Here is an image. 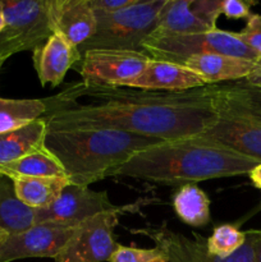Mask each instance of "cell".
<instances>
[{"label": "cell", "mask_w": 261, "mask_h": 262, "mask_svg": "<svg viewBox=\"0 0 261 262\" xmlns=\"http://www.w3.org/2000/svg\"><path fill=\"white\" fill-rule=\"evenodd\" d=\"M0 174L8 178L15 177H61L67 178L60 161L44 146L13 163L0 166Z\"/></svg>", "instance_id": "cell-21"}, {"label": "cell", "mask_w": 261, "mask_h": 262, "mask_svg": "<svg viewBox=\"0 0 261 262\" xmlns=\"http://www.w3.org/2000/svg\"><path fill=\"white\" fill-rule=\"evenodd\" d=\"M255 2H245V0H225L222 2V14L232 19H248L252 14L251 8L255 5Z\"/></svg>", "instance_id": "cell-27"}, {"label": "cell", "mask_w": 261, "mask_h": 262, "mask_svg": "<svg viewBox=\"0 0 261 262\" xmlns=\"http://www.w3.org/2000/svg\"><path fill=\"white\" fill-rule=\"evenodd\" d=\"M151 239L168 262H255L252 241L246 232V243L240 251L227 258L216 257L207 251L206 239L201 235L193 234L189 238L182 233L173 232L165 225L159 228H142L133 230Z\"/></svg>", "instance_id": "cell-10"}, {"label": "cell", "mask_w": 261, "mask_h": 262, "mask_svg": "<svg viewBox=\"0 0 261 262\" xmlns=\"http://www.w3.org/2000/svg\"><path fill=\"white\" fill-rule=\"evenodd\" d=\"M223 84L153 91L74 82L44 99L49 132L113 129L161 141L199 136L219 120Z\"/></svg>", "instance_id": "cell-1"}, {"label": "cell", "mask_w": 261, "mask_h": 262, "mask_svg": "<svg viewBox=\"0 0 261 262\" xmlns=\"http://www.w3.org/2000/svg\"><path fill=\"white\" fill-rule=\"evenodd\" d=\"M125 207L97 214L79 224L76 234L67 243L54 262H104L109 261L118 245L114 229Z\"/></svg>", "instance_id": "cell-8"}, {"label": "cell", "mask_w": 261, "mask_h": 262, "mask_svg": "<svg viewBox=\"0 0 261 262\" xmlns=\"http://www.w3.org/2000/svg\"><path fill=\"white\" fill-rule=\"evenodd\" d=\"M248 176H250V178H251V181H252L253 186L261 189V163L258 164L257 166H255V168H253V170L251 171Z\"/></svg>", "instance_id": "cell-31"}, {"label": "cell", "mask_w": 261, "mask_h": 262, "mask_svg": "<svg viewBox=\"0 0 261 262\" xmlns=\"http://www.w3.org/2000/svg\"><path fill=\"white\" fill-rule=\"evenodd\" d=\"M261 161L200 137L161 141L132 156L113 176L164 186L250 174Z\"/></svg>", "instance_id": "cell-2"}, {"label": "cell", "mask_w": 261, "mask_h": 262, "mask_svg": "<svg viewBox=\"0 0 261 262\" xmlns=\"http://www.w3.org/2000/svg\"><path fill=\"white\" fill-rule=\"evenodd\" d=\"M137 0H90L95 13H115L133 5Z\"/></svg>", "instance_id": "cell-28"}, {"label": "cell", "mask_w": 261, "mask_h": 262, "mask_svg": "<svg viewBox=\"0 0 261 262\" xmlns=\"http://www.w3.org/2000/svg\"><path fill=\"white\" fill-rule=\"evenodd\" d=\"M166 0H137L115 13H96V32L79 46V53L94 49L141 51L143 41L156 30Z\"/></svg>", "instance_id": "cell-5"}, {"label": "cell", "mask_w": 261, "mask_h": 262, "mask_svg": "<svg viewBox=\"0 0 261 262\" xmlns=\"http://www.w3.org/2000/svg\"><path fill=\"white\" fill-rule=\"evenodd\" d=\"M196 137L261 161V89L223 84L219 120Z\"/></svg>", "instance_id": "cell-4"}, {"label": "cell", "mask_w": 261, "mask_h": 262, "mask_svg": "<svg viewBox=\"0 0 261 262\" xmlns=\"http://www.w3.org/2000/svg\"><path fill=\"white\" fill-rule=\"evenodd\" d=\"M176 214L184 224L201 228L210 222V200L196 184L182 186L173 197Z\"/></svg>", "instance_id": "cell-22"}, {"label": "cell", "mask_w": 261, "mask_h": 262, "mask_svg": "<svg viewBox=\"0 0 261 262\" xmlns=\"http://www.w3.org/2000/svg\"><path fill=\"white\" fill-rule=\"evenodd\" d=\"M141 51L150 59L177 64H183L189 58L207 54H222L255 63L258 60L256 53L238 37L237 32L219 28L184 35L151 33L141 45Z\"/></svg>", "instance_id": "cell-6"}, {"label": "cell", "mask_w": 261, "mask_h": 262, "mask_svg": "<svg viewBox=\"0 0 261 262\" xmlns=\"http://www.w3.org/2000/svg\"><path fill=\"white\" fill-rule=\"evenodd\" d=\"M159 142L113 129L48 130L45 137V147L60 161L71 184L84 187L113 176L135 154Z\"/></svg>", "instance_id": "cell-3"}, {"label": "cell", "mask_w": 261, "mask_h": 262, "mask_svg": "<svg viewBox=\"0 0 261 262\" xmlns=\"http://www.w3.org/2000/svg\"><path fill=\"white\" fill-rule=\"evenodd\" d=\"M222 0H166L153 33L184 35L216 28Z\"/></svg>", "instance_id": "cell-13"}, {"label": "cell", "mask_w": 261, "mask_h": 262, "mask_svg": "<svg viewBox=\"0 0 261 262\" xmlns=\"http://www.w3.org/2000/svg\"><path fill=\"white\" fill-rule=\"evenodd\" d=\"M2 67H3V64H0V69H2Z\"/></svg>", "instance_id": "cell-34"}, {"label": "cell", "mask_w": 261, "mask_h": 262, "mask_svg": "<svg viewBox=\"0 0 261 262\" xmlns=\"http://www.w3.org/2000/svg\"><path fill=\"white\" fill-rule=\"evenodd\" d=\"M4 26H5V17H4V12H3L2 4H0V32L3 31Z\"/></svg>", "instance_id": "cell-33"}, {"label": "cell", "mask_w": 261, "mask_h": 262, "mask_svg": "<svg viewBox=\"0 0 261 262\" xmlns=\"http://www.w3.org/2000/svg\"><path fill=\"white\" fill-rule=\"evenodd\" d=\"M51 17L54 32L77 48L96 32V13L90 5V0H53Z\"/></svg>", "instance_id": "cell-16"}, {"label": "cell", "mask_w": 261, "mask_h": 262, "mask_svg": "<svg viewBox=\"0 0 261 262\" xmlns=\"http://www.w3.org/2000/svg\"><path fill=\"white\" fill-rule=\"evenodd\" d=\"M125 87L153 91H187L207 86L206 81L182 64L150 59L142 72L128 81Z\"/></svg>", "instance_id": "cell-15"}, {"label": "cell", "mask_w": 261, "mask_h": 262, "mask_svg": "<svg viewBox=\"0 0 261 262\" xmlns=\"http://www.w3.org/2000/svg\"><path fill=\"white\" fill-rule=\"evenodd\" d=\"M150 58L142 51L94 49L82 54L74 68L90 86H124L145 69Z\"/></svg>", "instance_id": "cell-9"}, {"label": "cell", "mask_w": 261, "mask_h": 262, "mask_svg": "<svg viewBox=\"0 0 261 262\" xmlns=\"http://www.w3.org/2000/svg\"><path fill=\"white\" fill-rule=\"evenodd\" d=\"M78 227L35 224L23 232L9 234L0 247V262L36 257L55 258L73 238Z\"/></svg>", "instance_id": "cell-12"}, {"label": "cell", "mask_w": 261, "mask_h": 262, "mask_svg": "<svg viewBox=\"0 0 261 262\" xmlns=\"http://www.w3.org/2000/svg\"><path fill=\"white\" fill-rule=\"evenodd\" d=\"M46 133L48 125L42 118L19 129L0 133V166L44 147Z\"/></svg>", "instance_id": "cell-19"}, {"label": "cell", "mask_w": 261, "mask_h": 262, "mask_svg": "<svg viewBox=\"0 0 261 262\" xmlns=\"http://www.w3.org/2000/svg\"><path fill=\"white\" fill-rule=\"evenodd\" d=\"M117 207L105 191L99 192L90 187L68 184L53 205L35 210V224L76 227L95 215L112 211Z\"/></svg>", "instance_id": "cell-11"}, {"label": "cell", "mask_w": 261, "mask_h": 262, "mask_svg": "<svg viewBox=\"0 0 261 262\" xmlns=\"http://www.w3.org/2000/svg\"><path fill=\"white\" fill-rule=\"evenodd\" d=\"M53 0H5L0 2L5 26L0 32V64L22 51L35 50L54 33Z\"/></svg>", "instance_id": "cell-7"}, {"label": "cell", "mask_w": 261, "mask_h": 262, "mask_svg": "<svg viewBox=\"0 0 261 262\" xmlns=\"http://www.w3.org/2000/svg\"><path fill=\"white\" fill-rule=\"evenodd\" d=\"M82 54L59 33L54 32L32 51V60L41 86L58 87L67 72L81 61Z\"/></svg>", "instance_id": "cell-14"}, {"label": "cell", "mask_w": 261, "mask_h": 262, "mask_svg": "<svg viewBox=\"0 0 261 262\" xmlns=\"http://www.w3.org/2000/svg\"><path fill=\"white\" fill-rule=\"evenodd\" d=\"M12 181L17 199L32 210L53 205L71 184L68 178L61 177H15Z\"/></svg>", "instance_id": "cell-18"}, {"label": "cell", "mask_w": 261, "mask_h": 262, "mask_svg": "<svg viewBox=\"0 0 261 262\" xmlns=\"http://www.w3.org/2000/svg\"><path fill=\"white\" fill-rule=\"evenodd\" d=\"M247 234L252 241L255 262H261V230H248Z\"/></svg>", "instance_id": "cell-29"}, {"label": "cell", "mask_w": 261, "mask_h": 262, "mask_svg": "<svg viewBox=\"0 0 261 262\" xmlns=\"http://www.w3.org/2000/svg\"><path fill=\"white\" fill-rule=\"evenodd\" d=\"M238 37L261 59V14L252 13L245 28L237 32Z\"/></svg>", "instance_id": "cell-26"}, {"label": "cell", "mask_w": 261, "mask_h": 262, "mask_svg": "<svg viewBox=\"0 0 261 262\" xmlns=\"http://www.w3.org/2000/svg\"><path fill=\"white\" fill-rule=\"evenodd\" d=\"M8 237H9V233L5 232V230H0V247L4 245V242L8 239Z\"/></svg>", "instance_id": "cell-32"}, {"label": "cell", "mask_w": 261, "mask_h": 262, "mask_svg": "<svg viewBox=\"0 0 261 262\" xmlns=\"http://www.w3.org/2000/svg\"><path fill=\"white\" fill-rule=\"evenodd\" d=\"M48 112L44 99H3L0 97V133L19 129Z\"/></svg>", "instance_id": "cell-23"}, {"label": "cell", "mask_w": 261, "mask_h": 262, "mask_svg": "<svg viewBox=\"0 0 261 262\" xmlns=\"http://www.w3.org/2000/svg\"><path fill=\"white\" fill-rule=\"evenodd\" d=\"M182 66L201 76L207 84L246 79L255 67V61L222 54H207L189 58Z\"/></svg>", "instance_id": "cell-17"}, {"label": "cell", "mask_w": 261, "mask_h": 262, "mask_svg": "<svg viewBox=\"0 0 261 262\" xmlns=\"http://www.w3.org/2000/svg\"><path fill=\"white\" fill-rule=\"evenodd\" d=\"M245 81L246 83L251 84V86L261 89V59H258V60L256 61L252 72H251L250 76H248Z\"/></svg>", "instance_id": "cell-30"}, {"label": "cell", "mask_w": 261, "mask_h": 262, "mask_svg": "<svg viewBox=\"0 0 261 262\" xmlns=\"http://www.w3.org/2000/svg\"><path fill=\"white\" fill-rule=\"evenodd\" d=\"M32 225H35V210L17 199L12 179L0 174V230L15 234Z\"/></svg>", "instance_id": "cell-20"}, {"label": "cell", "mask_w": 261, "mask_h": 262, "mask_svg": "<svg viewBox=\"0 0 261 262\" xmlns=\"http://www.w3.org/2000/svg\"><path fill=\"white\" fill-rule=\"evenodd\" d=\"M109 262H168L158 248H135L118 245Z\"/></svg>", "instance_id": "cell-25"}, {"label": "cell", "mask_w": 261, "mask_h": 262, "mask_svg": "<svg viewBox=\"0 0 261 262\" xmlns=\"http://www.w3.org/2000/svg\"><path fill=\"white\" fill-rule=\"evenodd\" d=\"M246 232H241L233 225H219L206 239L207 251L216 257L227 258L242 248L246 243Z\"/></svg>", "instance_id": "cell-24"}]
</instances>
